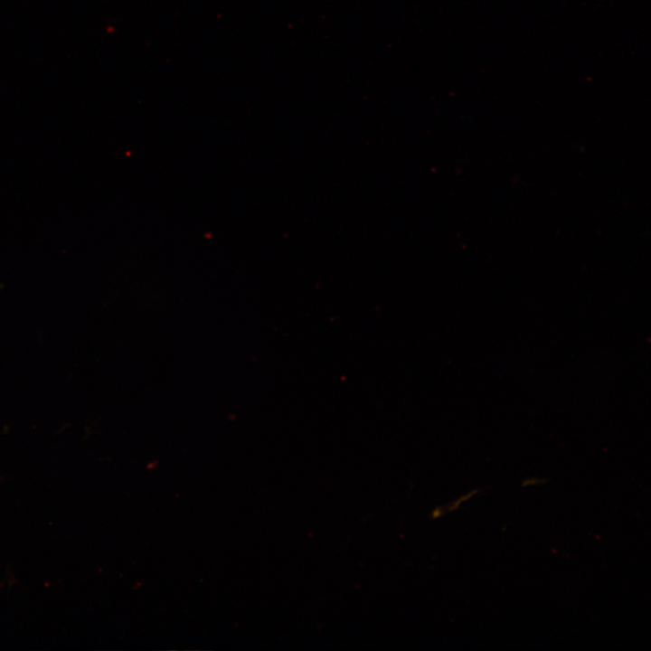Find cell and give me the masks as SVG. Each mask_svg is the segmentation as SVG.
Segmentation results:
<instances>
[]
</instances>
